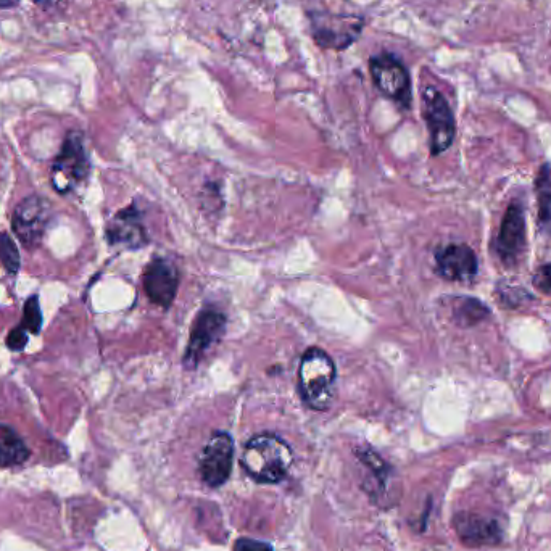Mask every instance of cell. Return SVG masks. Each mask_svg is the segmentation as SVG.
<instances>
[{
  "label": "cell",
  "instance_id": "19",
  "mask_svg": "<svg viewBox=\"0 0 551 551\" xmlns=\"http://www.w3.org/2000/svg\"><path fill=\"white\" fill-rule=\"evenodd\" d=\"M20 326L31 332V334H39L42 328V313L41 305H39L38 295H31L25 302L23 307V319Z\"/></svg>",
  "mask_w": 551,
  "mask_h": 551
},
{
  "label": "cell",
  "instance_id": "18",
  "mask_svg": "<svg viewBox=\"0 0 551 551\" xmlns=\"http://www.w3.org/2000/svg\"><path fill=\"white\" fill-rule=\"evenodd\" d=\"M537 197H539V220L548 223L551 220V178L547 166H543L537 178Z\"/></svg>",
  "mask_w": 551,
  "mask_h": 551
},
{
  "label": "cell",
  "instance_id": "16",
  "mask_svg": "<svg viewBox=\"0 0 551 551\" xmlns=\"http://www.w3.org/2000/svg\"><path fill=\"white\" fill-rule=\"evenodd\" d=\"M453 315H455L456 323L468 328V326H474V324L481 323L482 319L487 318L489 308L479 300L463 299L456 303Z\"/></svg>",
  "mask_w": 551,
  "mask_h": 551
},
{
  "label": "cell",
  "instance_id": "9",
  "mask_svg": "<svg viewBox=\"0 0 551 551\" xmlns=\"http://www.w3.org/2000/svg\"><path fill=\"white\" fill-rule=\"evenodd\" d=\"M226 329V315L216 308L200 311L192 324L189 344L184 352V368H197L208 350L221 339Z\"/></svg>",
  "mask_w": 551,
  "mask_h": 551
},
{
  "label": "cell",
  "instance_id": "22",
  "mask_svg": "<svg viewBox=\"0 0 551 551\" xmlns=\"http://www.w3.org/2000/svg\"><path fill=\"white\" fill-rule=\"evenodd\" d=\"M534 286L543 292H551V265L540 266L534 276Z\"/></svg>",
  "mask_w": 551,
  "mask_h": 551
},
{
  "label": "cell",
  "instance_id": "23",
  "mask_svg": "<svg viewBox=\"0 0 551 551\" xmlns=\"http://www.w3.org/2000/svg\"><path fill=\"white\" fill-rule=\"evenodd\" d=\"M20 0H0V10L12 9Z\"/></svg>",
  "mask_w": 551,
  "mask_h": 551
},
{
  "label": "cell",
  "instance_id": "5",
  "mask_svg": "<svg viewBox=\"0 0 551 551\" xmlns=\"http://www.w3.org/2000/svg\"><path fill=\"white\" fill-rule=\"evenodd\" d=\"M369 71L374 86L382 96L394 100L400 107L411 105V78L402 60L392 54L374 55L369 60Z\"/></svg>",
  "mask_w": 551,
  "mask_h": 551
},
{
  "label": "cell",
  "instance_id": "13",
  "mask_svg": "<svg viewBox=\"0 0 551 551\" xmlns=\"http://www.w3.org/2000/svg\"><path fill=\"white\" fill-rule=\"evenodd\" d=\"M453 527L461 542L469 547H484L502 542V526L489 516L479 513H458L453 518Z\"/></svg>",
  "mask_w": 551,
  "mask_h": 551
},
{
  "label": "cell",
  "instance_id": "4",
  "mask_svg": "<svg viewBox=\"0 0 551 551\" xmlns=\"http://www.w3.org/2000/svg\"><path fill=\"white\" fill-rule=\"evenodd\" d=\"M310 18L313 39L323 49H347L365 28V20L355 15L315 12L311 13Z\"/></svg>",
  "mask_w": 551,
  "mask_h": 551
},
{
  "label": "cell",
  "instance_id": "11",
  "mask_svg": "<svg viewBox=\"0 0 551 551\" xmlns=\"http://www.w3.org/2000/svg\"><path fill=\"white\" fill-rule=\"evenodd\" d=\"M107 241L110 245H120L125 249H142L149 244V236L145 231L142 213L136 203L123 208L113 216V220L107 226Z\"/></svg>",
  "mask_w": 551,
  "mask_h": 551
},
{
  "label": "cell",
  "instance_id": "12",
  "mask_svg": "<svg viewBox=\"0 0 551 551\" xmlns=\"http://www.w3.org/2000/svg\"><path fill=\"white\" fill-rule=\"evenodd\" d=\"M526 249V218L519 203H511L498 232V255L506 265H514Z\"/></svg>",
  "mask_w": 551,
  "mask_h": 551
},
{
  "label": "cell",
  "instance_id": "24",
  "mask_svg": "<svg viewBox=\"0 0 551 551\" xmlns=\"http://www.w3.org/2000/svg\"><path fill=\"white\" fill-rule=\"evenodd\" d=\"M34 4L42 5V7H50L60 2V0H33Z\"/></svg>",
  "mask_w": 551,
  "mask_h": 551
},
{
  "label": "cell",
  "instance_id": "3",
  "mask_svg": "<svg viewBox=\"0 0 551 551\" xmlns=\"http://www.w3.org/2000/svg\"><path fill=\"white\" fill-rule=\"evenodd\" d=\"M91 171L84 139L81 133L71 131L63 141L60 154L52 166V186L58 194H68L78 184L84 183Z\"/></svg>",
  "mask_w": 551,
  "mask_h": 551
},
{
  "label": "cell",
  "instance_id": "8",
  "mask_svg": "<svg viewBox=\"0 0 551 551\" xmlns=\"http://www.w3.org/2000/svg\"><path fill=\"white\" fill-rule=\"evenodd\" d=\"M234 460V440L228 432L218 431L208 439L199 456V474L203 484L216 489L228 481Z\"/></svg>",
  "mask_w": 551,
  "mask_h": 551
},
{
  "label": "cell",
  "instance_id": "14",
  "mask_svg": "<svg viewBox=\"0 0 551 551\" xmlns=\"http://www.w3.org/2000/svg\"><path fill=\"white\" fill-rule=\"evenodd\" d=\"M435 270L447 281H471L477 274L474 250L464 244H450L435 252Z\"/></svg>",
  "mask_w": 551,
  "mask_h": 551
},
{
  "label": "cell",
  "instance_id": "10",
  "mask_svg": "<svg viewBox=\"0 0 551 551\" xmlns=\"http://www.w3.org/2000/svg\"><path fill=\"white\" fill-rule=\"evenodd\" d=\"M142 282L150 302L158 307L170 308L178 294V268L166 258H154L145 268Z\"/></svg>",
  "mask_w": 551,
  "mask_h": 551
},
{
  "label": "cell",
  "instance_id": "15",
  "mask_svg": "<svg viewBox=\"0 0 551 551\" xmlns=\"http://www.w3.org/2000/svg\"><path fill=\"white\" fill-rule=\"evenodd\" d=\"M29 448L13 427L0 424V468H12L28 460Z\"/></svg>",
  "mask_w": 551,
  "mask_h": 551
},
{
  "label": "cell",
  "instance_id": "6",
  "mask_svg": "<svg viewBox=\"0 0 551 551\" xmlns=\"http://www.w3.org/2000/svg\"><path fill=\"white\" fill-rule=\"evenodd\" d=\"M50 203L44 197L31 195L18 203L12 216L13 234L26 249H38L50 224Z\"/></svg>",
  "mask_w": 551,
  "mask_h": 551
},
{
  "label": "cell",
  "instance_id": "21",
  "mask_svg": "<svg viewBox=\"0 0 551 551\" xmlns=\"http://www.w3.org/2000/svg\"><path fill=\"white\" fill-rule=\"evenodd\" d=\"M234 551H273L270 543L260 542L255 539L237 540Z\"/></svg>",
  "mask_w": 551,
  "mask_h": 551
},
{
  "label": "cell",
  "instance_id": "7",
  "mask_svg": "<svg viewBox=\"0 0 551 551\" xmlns=\"http://www.w3.org/2000/svg\"><path fill=\"white\" fill-rule=\"evenodd\" d=\"M424 118L431 134L432 155L444 154L455 139V118L447 99L435 87L429 86L423 92Z\"/></svg>",
  "mask_w": 551,
  "mask_h": 551
},
{
  "label": "cell",
  "instance_id": "2",
  "mask_svg": "<svg viewBox=\"0 0 551 551\" xmlns=\"http://www.w3.org/2000/svg\"><path fill=\"white\" fill-rule=\"evenodd\" d=\"M337 368L323 348L311 347L299 365V394L302 402L315 411H326L336 394Z\"/></svg>",
  "mask_w": 551,
  "mask_h": 551
},
{
  "label": "cell",
  "instance_id": "17",
  "mask_svg": "<svg viewBox=\"0 0 551 551\" xmlns=\"http://www.w3.org/2000/svg\"><path fill=\"white\" fill-rule=\"evenodd\" d=\"M0 263L10 276H15L20 271V252L9 232H0Z\"/></svg>",
  "mask_w": 551,
  "mask_h": 551
},
{
  "label": "cell",
  "instance_id": "1",
  "mask_svg": "<svg viewBox=\"0 0 551 551\" xmlns=\"http://www.w3.org/2000/svg\"><path fill=\"white\" fill-rule=\"evenodd\" d=\"M294 453L286 440L274 434L255 435L245 444L242 468L258 484H276L286 479Z\"/></svg>",
  "mask_w": 551,
  "mask_h": 551
},
{
  "label": "cell",
  "instance_id": "20",
  "mask_svg": "<svg viewBox=\"0 0 551 551\" xmlns=\"http://www.w3.org/2000/svg\"><path fill=\"white\" fill-rule=\"evenodd\" d=\"M5 344L13 352H23L26 345H28V334H26V329L23 326H17V328L12 329L5 340Z\"/></svg>",
  "mask_w": 551,
  "mask_h": 551
}]
</instances>
